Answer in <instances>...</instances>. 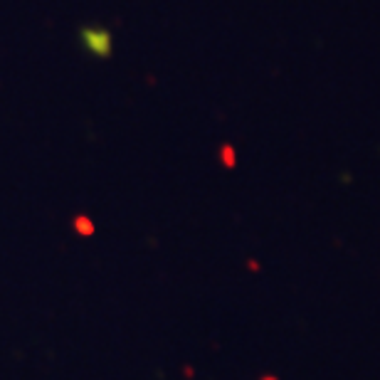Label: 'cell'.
Returning a JSON list of instances; mask_svg holds the SVG:
<instances>
[{
  "label": "cell",
  "mask_w": 380,
  "mask_h": 380,
  "mask_svg": "<svg viewBox=\"0 0 380 380\" xmlns=\"http://www.w3.org/2000/svg\"><path fill=\"white\" fill-rule=\"evenodd\" d=\"M79 37H82V44H84L94 57H101V59H104V57L111 55L114 40L104 28H99V25L97 28H82L79 30Z\"/></svg>",
  "instance_id": "1"
}]
</instances>
